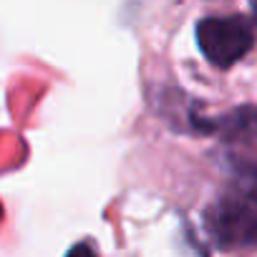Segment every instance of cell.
<instances>
[{
	"label": "cell",
	"mask_w": 257,
	"mask_h": 257,
	"mask_svg": "<svg viewBox=\"0 0 257 257\" xmlns=\"http://www.w3.org/2000/svg\"><path fill=\"white\" fill-rule=\"evenodd\" d=\"M204 229L219 249H257V189L232 182L204 209Z\"/></svg>",
	"instance_id": "6da1fadb"
},
{
	"label": "cell",
	"mask_w": 257,
	"mask_h": 257,
	"mask_svg": "<svg viewBox=\"0 0 257 257\" xmlns=\"http://www.w3.org/2000/svg\"><path fill=\"white\" fill-rule=\"evenodd\" d=\"M197 46L214 68H232L254 48V28L247 16H204L197 28Z\"/></svg>",
	"instance_id": "7a4b0ae2"
},
{
	"label": "cell",
	"mask_w": 257,
	"mask_h": 257,
	"mask_svg": "<svg viewBox=\"0 0 257 257\" xmlns=\"http://www.w3.org/2000/svg\"><path fill=\"white\" fill-rule=\"evenodd\" d=\"M187 121L194 134H212L229 147L257 152V106L254 103L234 106L227 113H219L214 118L197 113V106H192Z\"/></svg>",
	"instance_id": "3957f363"
},
{
	"label": "cell",
	"mask_w": 257,
	"mask_h": 257,
	"mask_svg": "<svg viewBox=\"0 0 257 257\" xmlns=\"http://www.w3.org/2000/svg\"><path fill=\"white\" fill-rule=\"evenodd\" d=\"M229 169L234 174V182H242V184L257 189V159L229 157Z\"/></svg>",
	"instance_id": "277c9868"
},
{
	"label": "cell",
	"mask_w": 257,
	"mask_h": 257,
	"mask_svg": "<svg viewBox=\"0 0 257 257\" xmlns=\"http://www.w3.org/2000/svg\"><path fill=\"white\" fill-rule=\"evenodd\" d=\"M66 257H98V254H96V249H93L88 242H76V244L66 252Z\"/></svg>",
	"instance_id": "5b68a950"
},
{
	"label": "cell",
	"mask_w": 257,
	"mask_h": 257,
	"mask_svg": "<svg viewBox=\"0 0 257 257\" xmlns=\"http://www.w3.org/2000/svg\"><path fill=\"white\" fill-rule=\"evenodd\" d=\"M249 13H252V18H249V21H252V28H257V0L249 6Z\"/></svg>",
	"instance_id": "8992f818"
}]
</instances>
